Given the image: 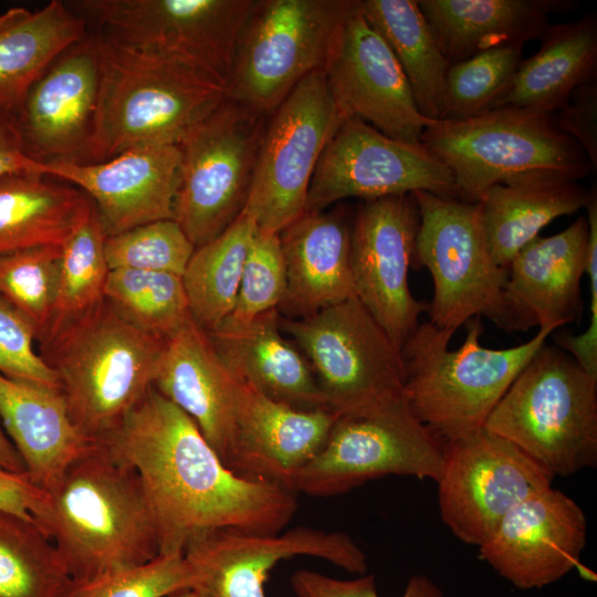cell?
I'll list each match as a JSON object with an SVG mask.
<instances>
[{
	"label": "cell",
	"mask_w": 597,
	"mask_h": 597,
	"mask_svg": "<svg viewBox=\"0 0 597 597\" xmlns=\"http://www.w3.org/2000/svg\"><path fill=\"white\" fill-rule=\"evenodd\" d=\"M100 441L137 471L159 554H184L193 538L217 530L276 534L296 512L294 492L231 471L193 420L154 386Z\"/></svg>",
	"instance_id": "obj_1"
},
{
	"label": "cell",
	"mask_w": 597,
	"mask_h": 597,
	"mask_svg": "<svg viewBox=\"0 0 597 597\" xmlns=\"http://www.w3.org/2000/svg\"><path fill=\"white\" fill-rule=\"evenodd\" d=\"M48 494L43 530L72 580H91L159 555L142 480L104 442L95 441Z\"/></svg>",
	"instance_id": "obj_2"
},
{
	"label": "cell",
	"mask_w": 597,
	"mask_h": 597,
	"mask_svg": "<svg viewBox=\"0 0 597 597\" xmlns=\"http://www.w3.org/2000/svg\"><path fill=\"white\" fill-rule=\"evenodd\" d=\"M91 34L100 82L88 163L140 145H178L227 97L221 83L197 70Z\"/></svg>",
	"instance_id": "obj_3"
},
{
	"label": "cell",
	"mask_w": 597,
	"mask_h": 597,
	"mask_svg": "<svg viewBox=\"0 0 597 597\" xmlns=\"http://www.w3.org/2000/svg\"><path fill=\"white\" fill-rule=\"evenodd\" d=\"M40 343L73 422L97 441L154 386L166 342L133 326L104 298Z\"/></svg>",
	"instance_id": "obj_4"
},
{
	"label": "cell",
	"mask_w": 597,
	"mask_h": 597,
	"mask_svg": "<svg viewBox=\"0 0 597 597\" xmlns=\"http://www.w3.org/2000/svg\"><path fill=\"white\" fill-rule=\"evenodd\" d=\"M461 347L450 349L453 333L420 322L400 348L405 397L415 416L441 441L484 426L516 376L555 331L540 328L527 342L510 348L480 343L481 317L465 323Z\"/></svg>",
	"instance_id": "obj_5"
},
{
	"label": "cell",
	"mask_w": 597,
	"mask_h": 597,
	"mask_svg": "<svg viewBox=\"0 0 597 597\" xmlns=\"http://www.w3.org/2000/svg\"><path fill=\"white\" fill-rule=\"evenodd\" d=\"M421 144L451 171L457 199L478 202L494 185L556 176L577 181L593 171L579 145L553 114L501 107L460 121H436Z\"/></svg>",
	"instance_id": "obj_6"
},
{
	"label": "cell",
	"mask_w": 597,
	"mask_h": 597,
	"mask_svg": "<svg viewBox=\"0 0 597 597\" xmlns=\"http://www.w3.org/2000/svg\"><path fill=\"white\" fill-rule=\"evenodd\" d=\"M553 476L597 463V377L546 343L513 380L483 426Z\"/></svg>",
	"instance_id": "obj_7"
},
{
	"label": "cell",
	"mask_w": 597,
	"mask_h": 597,
	"mask_svg": "<svg viewBox=\"0 0 597 597\" xmlns=\"http://www.w3.org/2000/svg\"><path fill=\"white\" fill-rule=\"evenodd\" d=\"M355 0H255L241 30L227 96L271 115L323 69Z\"/></svg>",
	"instance_id": "obj_8"
},
{
	"label": "cell",
	"mask_w": 597,
	"mask_h": 597,
	"mask_svg": "<svg viewBox=\"0 0 597 597\" xmlns=\"http://www.w3.org/2000/svg\"><path fill=\"white\" fill-rule=\"evenodd\" d=\"M87 28L197 70L224 87L255 0H73Z\"/></svg>",
	"instance_id": "obj_9"
},
{
	"label": "cell",
	"mask_w": 597,
	"mask_h": 597,
	"mask_svg": "<svg viewBox=\"0 0 597 597\" xmlns=\"http://www.w3.org/2000/svg\"><path fill=\"white\" fill-rule=\"evenodd\" d=\"M269 115L224 101L179 144L181 163L172 219L195 248L242 213Z\"/></svg>",
	"instance_id": "obj_10"
},
{
	"label": "cell",
	"mask_w": 597,
	"mask_h": 597,
	"mask_svg": "<svg viewBox=\"0 0 597 597\" xmlns=\"http://www.w3.org/2000/svg\"><path fill=\"white\" fill-rule=\"evenodd\" d=\"M280 327L303 352L327 408L338 416L405 396L401 352L356 296L303 318L280 314Z\"/></svg>",
	"instance_id": "obj_11"
},
{
	"label": "cell",
	"mask_w": 597,
	"mask_h": 597,
	"mask_svg": "<svg viewBox=\"0 0 597 597\" xmlns=\"http://www.w3.org/2000/svg\"><path fill=\"white\" fill-rule=\"evenodd\" d=\"M420 223L413 262L433 282L429 322L455 333L473 317L485 316L500 326L507 271L494 261L479 202L415 191Z\"/></svg>",
	"instance_id": "obj_12"
},
{
	"label": "cell",
	"mask_w": 597,
	"mask_h": 597,
	"mask_svg": "<svg viewBox=\"0 0 597 597\" xmlns=\"http://www.w3.org/2000/svg\"><path fill=\"white\" fill-rule=\"evenodd\" d=\"M345 118L323 70L302 80L270 115L242 212L265 233H280L306 210L321 155Z\"/></svg>",
	"instance_id": "obj_13"
},
{
	"label": "cell",
	"mask_w": 597,
	"mask_h": 597,
	"mask_svg": "<svg viewBox=\"0 0 597 597\" xmlns=\"http://www.w3.org/2000/svg\"><path fill=\"white\" fill-rule=\"evenodd\" d=\"M442 461V441L402 396L365 413L338 416L322 450L300 473L295 491L333 496L386 475L437 481Z\"/></svg>",
	"instance_id": "obj_14"
},
{
	"label": "cell",
	"mask_w": 597,
	"mask_h": 597,
	"mask_svg": "<svg viewBox=\"0 0 597 597\" xmlns=\"http://www.w3.org/2000/svg\"><path fill=\"white\" fill-rule=\"evenodd\" d=\"M442 448L436 481L440 515L467 544H482L510 510L552 486L551 473L483 427L442 441Z\"/></svg>",
	"instance_id": "obj_15"
},
{
	"label": "cell",
	"mask_w": 597,
	"mask_h": 597,
	"mask_svg": "<svg viewBox=\"0 0 597 597\" xmlns=\"http://www.w3.org/2000/svg\"><path fill=\"white\" fill-rule=\"evenodd\" d=\"M415 191L457 199L451 171L421 143L398 140L345 117L316 165L305 211L320 212L349 197L371 200Z\"/></svg>",
	"instance_id": "obj_16"
},
{
	"label": "cell",
	"mask_w": 597,
	"mask_h": 597,
	"mask_svg": "<svg viewBox=\"0 0 597 597\" xmlns=\"http://www.w3.org/2000/svg\"><path fill=\"white\" fill-rule=\"evenodd\" d=\"M419 223L417 201L408 193L365 200L350 227L355 296L399 349L429 310L409 286Z\"/></svg>",
	"instance_id": "obj_17"
},
{
	"label": "cell",
	"mask_w": 597,
	"mask_h": 597,
	"mask_svg": "<svg viewBox=\"0 0 597 597\" xmlns=\"http://www.w3.org/2000/svg\"><path fill=\"white\" fill-rule=\"evenodd\" d=\"M327 561L349 573L365 574L366 555L346 533L296 526L280 534L217 530L193 538L185 548L195 583L206 597H266L270 570L294 556Z\"/></svg>",
	"instance_id": "obj_18"
},
{
	"label": "cell",
	"mask_w": 597,
	"mask_h": 597,
	"mask_svg": "<svg viewBox=\"0 0 597 597\" xmlns=\"http://www.w3.org/2000/svg\"><path fill=\"white\" fill-rule=\"evenodd\" d=\"M322 70L345 117L413 144L421 143L425 129L436 122L419 112L401 66L363 15L358 0L339 25Z\"/></svg>",
	"instance_id": "obj_19"
},
{
	"label": "cell",
	"mask_w": 597,
	"mask_h": 597,
	"mask_svg": "<svg viewBox=\"0 0 597 597\" xmlns=\"http://www.w3.org/2000/svg\"><path fill=\"white\" fill-rule=\"evenodd\" d=\"M180 163L178 145L150 144L132 147L101 163L34 160L33 174L63 180L83 191L105 235L111 237L172 219Z\"/></svg>",
	"instance_id": "obj_20"
},
{
	"label": "cell",
	"mask_w": 597,
	"mask_h": 597,
	"mask_svg": "<svg viewBox=\"0 0 597 597\" xmlns=\"http://www.w3.org/2000/svg\"><path fill=\"white\" fill-rule=\"evenodd\" d=\"M582 507L552 486L510 510L480 544V558L522 589L549 585L578 566L586 544Z\"/></svg>",
	"instance_id": "obj_21"
},
{
	"label": "cell",
	"mask_w": 597,
	"mask_h": 597,
	"mask_svg": "<svg viewBox=\"0 0 597 597\" xmlns=\"http://www.w3.org/2000/svg\"><path fill=\"white\" fill-rule=\"evenodd\" d=\"M338 417L276 401L237 378L233 432L223 463L235 474L296 493L302 470L324 447Z\"/></svg>",
	"instance_id": "obj_22"
},
{
	"label": "cell",
	"mask_w": 597,
	"mask_h": 597,
	"mask_svg": "<svg viewBox=\"0 0 597 597\" xmlns=\"http://www.w3.org/2000/svg\"><path fill=\"white\" fill-rule=\"evenodd\" d=\"M98 82L88 32L48 66L15 114L29 157L40 163H88Z\"/></svg>",
	"instance_id": "obj_23"
},
{
	"label": "cell",
	"mask_w": 597,
	"mask_h": 597,
	"mask_svg": "<svg viewBox=\"0 0 597 597\" xmlns=\"http://www.w3.org/2000/svg\"><path fill=\"white\" fill-rule=\"evenodd\" d=\"M588 223L577 218L565 230L537 237L512 259L503 289L506 332L557 328L579 318L580 281L586 273Z\"/></svg>",
	"instance_id": "obj_24"
},
{
	"label": "cell",
	"mask_w": 597,
	"mask_h": 597,
	"mask_svg": "<svg viewBox=\"0 0 597 597\" xmlns=\"http://www.w3.org/2000/svg\"><path fill=\"white\" fill-rule=\"evenodd\" d=\"M235 384L192 318L166 341L154 387L193 420L222 461L233 432Z\"/></svg>",
	"instance_id": "obj_25"
},
{
	"label": "cell",
	"mask_w": 597,
	"mask_h": 597,
	"mask_svg": "<svg viewBox=\"0 0 597 597\" xmlns=\"http://www.w3.org/2000/svg\"><path fill=\"white\" fill-rule=\"evenodd\" d=\"M286 290L277 307L303 318L355 296L350 227L342 212L305 211L280 233Z\"/></svg>",
	"instance_id": "obj_26"
},
{
	"label": "cell",
	"mask_w": 597,
	"mask_h": 597,
	"mask_svg": "<svg viewBox=\"0 0 597 597\" xmlns=\"http://www.w3.org/2000/svg\"><path fill=\"white\" fill-rule=\"evenodd\" d=\"M207 334L239 380L297 409H328L308 362L281 334L277 310L242 323L224 320Z\"/></svg>",
	"instance_id": "obj_27"
},
{
	"label": "cell",
	"mask_w": 597,
	"mask_h": 597,
	"mask_svg": "<svg viewBox=\"0 0 597 597\" xmlns=\"http://www.w3.org/2000/svg\"><path fill=\"white\" fill-rule=\"evenodd\" d=\"M0 420L25 473L48 492L96 440L73 422L59 390L0 374Z\"/></svg>",
	"instance_id": "obj_28"
},
{
	"label": "cell",
	"mask_w": 597,
	"mask_h": 597,
	"mask_svg": "<svg viewBox=\"0 0 597 597\" xmlns=\"http://www.w3.org/2000/svg\"><path fill=\"white\" fill-rule=\"evenodd\" d=\"M447 61L540 39L553 12L577 7L572 0H417Z\"/></svg>",
	"instance_id": "obj_29"
},
{
	"label": "cell",
	"mask_w": 597,
	"mask_h": 597,
	"mask_svg": "<svg viewBox=\"0 0 597 597\" xmlns=\"http://www.w3.org/2000/svg\"><path fill=\"white\" fill-rule=\"evenodd\" d=\"M540 50L522 60L493 107L530 108L553 114L578 86L596 80L597 18L546 27Z\"/></svg>",
	"instance_id": "obj_30"
},
{
	"label": "cell",
	"mask_w": 597,
	"mask_h": 597,
	"mask_svg": "<svg viewBox=\"0 0 597 597\" xmlns=\"http://www.w3.org/2000/svg\"><path fill=\"white\" fill-rule=\"evenodd\" d=\"M595 190L556 176L519 178L489 188L478 202L496 264L507 270L544 227L586 208Z\"/></svg>",
	"instance_id": "obj_31"
},
{
	"label": "cell",
	"mask_w": 597,
	"mask_h": 597,
	"mask_svg": "<svg viewBox=\"0 0 597 597\" xmlns=\"http://www.w3.org/2000/svg\"><path fill=\"white\" fill-rule=\"evenodd\" d=\"M87 33L85 21L61 0L0 13V109L17 114L48 66Z\"/></svg>",
	"instance_id": "obj_32"
},
{
	"label": "cell",
	"mask_w": 597,
	"mask_h": 597,
	"mask_svg": "<svg viewBox=\"0 0 597 597\" xmlns=\"http://www.w3.org/2000/svg\"><path fill=\"white\" fill-rule=\"evenodd\" d=\"M94 209L80 189L21 174L0 180V255L63 243Z\"/></svg>",
	"instance_id": "obj_33"
},
{
	"label": "cell",
	"mask_w": 597,
	"mask_h": 597,
	"mask_svg": "<svg viewBox=\"0 0 597 597\" xmlns=\"http://www.w3.org/2000/svg\"><path fill=\"white\" fill-rule=\"evenodd\" d=\"M358 4L401 66L419 112L428 119L439 121L450 63L417 0H358Z\"/></svg>",
	"instance_id": "obj_34"
},
{
	"label": "cell",
	"mask_w": 597,
	"mask_h": 597,
	"mask_svg": "<svg viewBox=\"0 0 597 597\" xmlns=\"http://www.w3.org/2000/svg\"><path fill=\"white\" fill-rule=\"evenodd\" d=\"M256 231L254 220L242 212L221 234L195 249L182 281L191 317L206 332L232 313Z\"/></svg>",
	"instance_id": "obj_35"
},
{
	"label": "cell",
	"mask_w": 597,
	"mask_h": 597,
	"mask_svg": "<svg viewBox=\"0 0 597 597\" xmlns=\"http://www.w3.org/2000/svg\"><path fill=\"white\" fill-rule=\"evenodd\" d=\"M70 580L41 526L0 510V597H61Z\"/></svg>",
	"instance_id": "obj_36"
},
{
	"label": "cell",
	"mask_w": 597,
	"mask_h": 597,
	"mask_svg": "<svg viewBox=\"0 0 597 597\" xmlns=\"http://www.w3.org/2000/svg\"><path fill=\"white\" fill-rule=\"evenodd\" d=\"M104 296L133 326L165 342L192 318L182 276L174 273L111 270Z\"/></svg>",
	"instance_id": "obj_37"
},
{
	"label": "cell",
	"mask_w": 597,
	"mask_h": 597,
	"mask_svg": "<svg viewBox=\"0 0 597 597\" xmlns=\"http://www.w3.org/2000/svg\"><path fill=\"white\" fill-rule=\"evenodd\" d=\"M105 239L94 208L86 221L61 247L52 318L42 339L105 298L104 291L111 271L105 256Z\"/></svg>",
	"instance_id": "obj_38"
},
{
	"label": "cell",
	"mask_w": 597,
	"mask_h": 597,
	"mask_svg": "<svg viewBox=\"0 0 597 597\" xmlns=\"http://www.w3.org/2000/svg\"><path fill=\"white\" fill-rule=\"evenodd\" d=\"M522 51L521 45L501 46L451 63L439 121H460L490 111L507 88Z\"/></svg>",
	"instance_id": "obj_39"
},
{
	"label": "cell",
	"mask_w": 597,
	"mask_h": 597,
	"mask_svg": "<svg viewBox=\"0 0 597 597\" xmlns=\"http://www.w3.org/2000/svg\"><path fill=\"white\" fill-rule=\"evenodd\" d=\"M61 247L44 245L0 255V297L24 315L40 342L54 307Z\"/></svg>",
	"instance_id": "obj_40"
},
{
	"label": "cell",
	"mask_w": 597,
	"mask_h": 597,
	"mask_svg": "<svg viewBox=\"0 0 597 597\" xmlns=\"http://www.w3.org/2000/svg\"><path fill=\"white\" fill-rule=\"evenodd\" d=\"M109 270L168 272L182 276L195 245L174 219L148 222L105 239Z\"/></svg>",
	"instance_id": "obj_41"
},
{
	"label": "cell",
	"mask_w": 597,
	"mask_h": 597,
	"mask_svg": "<svg viewBox=\"0 0 597 597\" xmlns=\"http://www.w3.org/2000/svg\"><path fill=\"white\" fill-rule=\"evenodd\" d=\"M193 572L184 554H159L151 561L91 580H70L61 597H168L192 589Z\"/></svg>",
	"instance_id": "obj_42"
},
{
	"label": "cell",
	"mask_w": 597,
	"mask_h": 597,
	"mask_svg": "<svg viewBox=\"0 0 597 597\" xmlns=\"http://www.w3.org/2000/svg\"><path fill=\"white\" fill-rule=\"evenodd\" d=\"M286 290V270L279 233L256 231L243 265L232 313L226 318L247 322L277 310Z\"/></svg>",
	"instance_id": "obj_43"
},
{
	"label": "cell",
	"mask_w": 597,
	"mask_h": 597,
	"mask_svg": "<svg viewBox=\"0 0 597 597\" xmlns=\"http://www.w3.org/2000/svg\"><path fill=\"white\" fill-rule=\"evenodd\" d=\"M34 339L36 331L32 323L0 297V374L60 391L57 375L35 352Z\"/></svg>",
	"instance_id": "obj_44"
},
{
	"label": "cell",
	"mask_w": 597,
	"mask_h": 597,
	"mask_svg": "<svg viewBox=\"0 0 597 597\" xmlns=\"http://www.w3.org/2000/svg\"><path fill=\"white\" fill-rule=\"evenodd\" d=\"M296 597H378L373 575L356 579H337L317 572L300 569L291 576ZM401 597H443L440 588L427 576H412Z\"/></svg>",
	"instance_id": "obj_45"
},
{
	"label": "cell",
	"mask_w": 597,
	"mask_h": 597,
	"mask_svg": "<svg viewBox=\"0 0 597 597\" xmlns=\"http://www.w3.org/2000/svg\"><path fill=\"white\" fill-rule=\"evenodd\" d=\"M587 210L588 244L586 273L590 286V318L587 329L579 335L561 334L555 337L559 348L570 355L588 374L597 377V192Z\"/></svg>",
	"instance_id": "obj_46"
},
{
	"label": "cell",
	"mask_w": 597,
	"mask_h": 597,
	"mask_svg": "<svg viewBox=\"0 0 597 597\" xmlns=\"http://www.w3.org/2000/svg\"><path fill=\"white\" fill-rule=\"evenodd\" d=\"M559 130L573 138L597 167V81L575 88L566 103L553 115Z\"/></svg>",
	"instance_id": "obj_47"
},
{
	"label": "cell",
	"mask_w": 597,
	"mask_h": 597,
	"mask_svg": "<svg viewBox=\"0 0 597 597\" xmlns=\"http://www.w3.org/2000/svg\"><path fill=\"white\" fill-rule=\"evenodd\" d=\"M0 510L35 522L43 530L49 494L36 486L27 473L0 467Z\"/></svg>",
	"instance_id": "obj_48"
},
{
	"label": "cell",
	"mask_w": 597,
	"mask_h": 597,
	"mask_svg": "<svg viewBox=\"0 0 597 597\" xmlns=\"http://www.w3.org/2000/svg\"><path fill=\"white\" fill-rule=\"evenodd\" d=\"M34 159L28 156L17 115L0 109V180L13 175L33 174Z\"/></svg>",
	"instance_id": "obj_49"
},
{
	"label": "cell",
	"mask_w": 597,
	"mask_h": 597,
	"mask_svg": "<svg viewBox=\"0 0 597 597\" xmlns=\"http://www.w3.org/2000/svg\"><path fill=\"white\" fill-rule=\"evenodd\" d=\"M0 467L13 472L25 473L23 461L4 432L0 420Z\"/></svg>",
	"instance_id": "obj_50"
},
{
	"label": "cell",
	"mask_w": 597,
	"mask_h": 597,
	"mask_svg": "<svg viewBox=\"0 0 597 597\" xmlns=\"http://www.w3.org/2000/svg\"><path fill=\"white\" fill-rule=\"evenodd\" d=\"M168 597H206L202 594L198 593L195 589H185L178 593H175Z\"/></svg>",
	"instance_id": "obj_51"
}]
</instances>
